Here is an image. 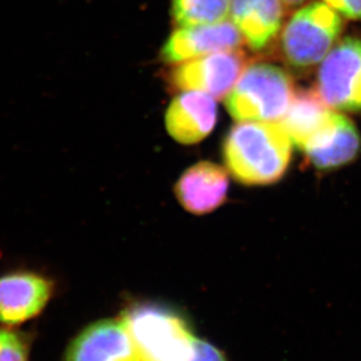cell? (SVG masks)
<instances>
[{
  "label": "cell",
  "instance_id": "15",
  "mask_svg": "<svg viewBox=\"0 0 361 361\" xmlns=\"http://www.w3.org/2000/svg\"><path fill=\"white\" fill-rule=\"evenodd\" d=\"M171 13L180 27L219 24L229 18V0H171Z\"/></svg>",
  "mask_w": 361,
  "mask_h": 361
},
{
  "label": "cell",
  "instance_id": "7",
  "mask_svg": "<svg viewBox=\"0 0 361 361\" xmlns=\"http://www.w3.org/2000/svg\"><path fill=\"white\" fill-rule=\"evenodd\" d=\"M63 361H141L123 318L85 327L67 348Z\"/></svg>",
  "mask_w": 361,
  "mask_h": 361
},
{
  "label": "cell",
  "instance_id": "1",
  "mask_svg": "<svg viewBox=\"0 0 361 361\" xmlns=\"http://www.w3.org/2000/svg\"><path fill=\"white\" fill-rule=\"evenodd\" d=\"M292 141L279 122L240 121L223 145L226 168L245 185L281 180L291 161Z\"/></svg>",
  "mask_w": 361,
  "mask_h": 361
},
{
  "label": "cell",
  "instance_id": "8",
  "mask_svg": "<svg viewBox=\"0 0 361 361\" xmlns=\"http://www.w3.org/2000/svg\"><path fill=\"white\" fill-rule=\"evenodd\" d=\"M52 281L27 271L0 277V324L17 326L44 311L52 298Z\"/></svg>",
  "mask_w": 361,
  "mask_h": 361
},
{
  "label": "cell",
  "instance_id": "17",
  "mask_svg": "<svg viewBox=\"0 0 361 361\" xmlns=\"http://www.w3.org/2000/svg\"><path fill=\"white\" fill-rule=\"evenodd\" d=\"M341 17L359 20L361 19V0H323Z\"/></svg>",
  "mask_w": 361,
  "mask_h": 361
},
{
  "label": "cell",
  "instance_id": "6",
  "mask_svg": "<svg viewBox=\"0 0 361 361\" xmlns=\"http://www.w3.org/2000/svg\"><path fill=\"white\" fill-rule=\"evenodd\" d=\"M317 92L329 107L361 111V39L348 37L334 46L320 65Z\"/></svg>",
  "mask_w": 361,
  "mask_h": 361
},
{
  "label": "cell",
  "instance_id": "14",
  "mask_svg": "<svg viewBox=\"0 0 361 361\" xmlns=\"http://www.w3.org/2000/svg\"><path fill=\"white\" fill-rule=\"evenodd\" d=\"M334 111L316 90L295 93L288 109L279 123L288 133L292 143L302 150L330 120Z\"/></svg>",
  "mask_w": 361,
  "mask_h": 361
},
{
  "label": "cell",
  "instance_id": "5",
  "mask_svg": "<svg viewBox=\"0 0 361 361\" xmlns=\"http://www.w3.org/2000/svg\"><path fill=\"white\" fill-rule=\"evenodd\" d=\"M247 65V56L240 49L222 51L178 63L166 79L171 90H196L217 100L229 95Z\"/></svg>",
  "mask_w": 361,
  "mask_h": 361
},
{
  "label": "cell",
  "instance_id": "18",
  "mask_svg": "<svg viewBox=\"0 0 361 361\" xmlns=\"http://www.w3.org/2000/svg\"><path fill=\"white\" fill-rule=\"evenodd\" d=\"M191 361H226V357L219 348L208 341L196 338L195 355Z\"/></svg>",
  "mask_w": 361,
  "mask_h": 361
},
{
  "label": "cell",
  "instance_id": "13",
  "mask_svg": "<svg viewBox=\"0 0 361 361\" xmlns=\"http://www.w3.org/2000/svg\"><path fill=\"white\" fill-rule=\"evenodd\" d=\"M229 17L254 51L268 47L283 23L281 0H229Z\"/></svg>",
  "mask_w": 361,
  "mask_h": 361
},
{
  "label": "cell",
  "instance_id": "10",
  "mask_svg": "<svg viewBox=\"0 0 361 361\" xmlns=\"http://www.w3.org/2000/svg\"><path fill=\"white\" fill-rule=\"evenodd\" d=\"M229 178L224 168L202 161L188 168L175 184V196L192 215L212 212L226 201Z\"/></svg>",
  "mask_w": 361,
  "mask_h": 361
},
{
  "label": "cell",
  "instance_id": "11",
  "mask_svg": "<svg viewBox=\"0 0 361 361\" xmlns=\"http://www.w3.org/2000/svg\"><path fill=\"white\" fill-rule=\"evenodd\" d=\"M217 104L208 94L187 90L171 101L166 113V128L180 145L201 142L215 128Z\"/></svg>",
  "mask_w": 361,
  "mask_h": 361
},
{
  "label": "cell",
  "instance_id": "3",
  "mask_svg": "<svg viewBox=\"0 0 361 361\" xmlns=\"http://www.w3.org/2000/svg\"><path fill=\"white\" fill-rule=\"evenodd\" d=\"M125 319L141 361H191L196 337L178 313L162 306L140 305Z\"/></svg>",
  "mask_w": 361,
  "mask_h": 361
},
{
  "label": "cell",
  "instance_id": "4",
  "mask_svg": "<svg viewBox=\"0 0 361 361\" xmlns=\"http://www.w3.org/2000/svg\"><path fill=\"white\" fill-rule=\"evenodd\" d=\"M341 31V16L327 4H307L285 25L281 40L285 61L297 70L316 66L334 49Z\"/></svg>",
  "mask_w": 361,
  "mask_h": 361
},
{
  "label": "cell",
  "instance_id": "19",
  "mask_svg": "<svg viewBox=\"0 0 361 361\" xmlns=\"http://www.w3.org/2000/svg\"><path fill=\"white\" fill-rule=\"evenodd\" d=\"M304 1H306V0H281V3L288 5V6H297V5H300Z\"/></svg>",
  "mask_w": 361,
  "mask_h": 361
},
{
  "label": "cell",
  "instance_id": "9",
  "mask_svg": "<svg viewBox=\"0 0 361 361\" xmlns=\"http://www.w3.org/2000/svg\"><path fill=\"white\" fill-rule=\"evenodd\" d=\"M243 37L231 21L219 24L180 27L161 49V60L180 63L212 53L238 49Z\"/></svg>",
  "mask_w": 361,
  "mask_h": 361
},
{
  "label": "cell",
  "instance_id": "2",
  "mask_svg": "<svg viewBox=\"0 0 361 361\" xmlns=\"http://www.w3.org/2000/svg\"><path fill=\"white\" fill-rule=\"evenodd\" d=\"M293 95V82L283 68L252 63L226 97V109L237 121L279 122Z\"/></svg>",
  "mask_w": 361,
  "mask_h": 361
},
{
  "label": "cell",
  "instance_id": "12",
  "mask_svg": "<svg viewBox=\"0 0 361 361\" xmlns=\"http://www.w3.org/2000/svg\"><path fill=\"white\" fill-rule=\"evenodd\" d=\"M360 145V136L353 122L334 111L326 125L302 152L314 167L327 171L351 162L358 155Z\"/></svg>",
  "mask_w": 361,
  "mask_h": 361
},
{
  "label": "cell",
  "instance_id": "16",
  "mask_svg": "<svg viewBox=\"0 0 361 361\" xmlns=\"http://www.w3.org/2000/svg\"><path fill=\"white\" fill-rule=\"evenodd\" d=\"M31 341L27 334L0 329V361H28Z\"/></svg>",
  "mask_w": 361,
  "mask_h": 361
}]
</instances>
